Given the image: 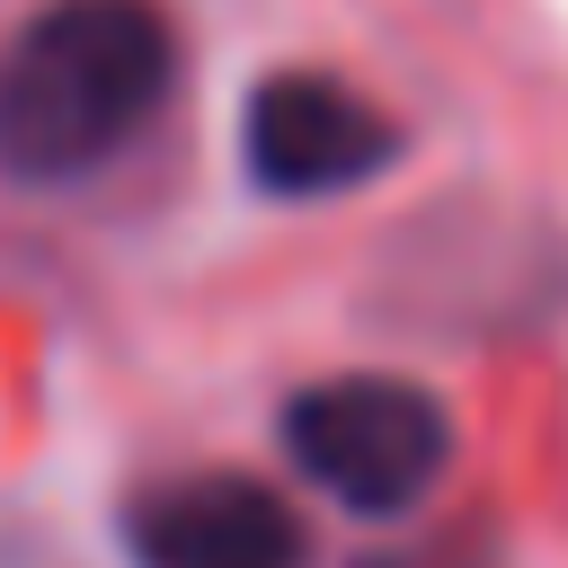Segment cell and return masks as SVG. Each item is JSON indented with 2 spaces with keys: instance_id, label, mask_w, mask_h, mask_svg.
<instances>
[{
  "instance_id": "obj_3",
  "label": "cell",
  "mask_w": 568,
  "mask_h": 568,
  "mask_svg": "<svg viewBox=\"0 0 568 568\" xmlns=\"http://www.w3.org/2000/svg\"><path fill=\"white\" fill-rule=\"evenodd\" d=\"M240 160L284 204L355 195L399 160V124L328 71H275V80H257V98L240 115Z\"/></svg>"
},
{
  "instance_id": "obj_2",
  "label": "cell",
  "mask_w": 568,
  "mask_h": 568,
  "mask_svg": "<svg viewBox=\"0 0 568 568\" xmlns=\"http://www.w3.org/2000/svg\"><path fill=\"white\" fill-rule=\"evenodd\" d=\"M284 453L346 515H408L453 470V417L426 382L328 373L284 399Z\"/></svg>"
},
{
  "instance_id": "obj_4",
  "label": "cell",
  "mask_w": 568,
  "mask_h": 568,
  "mask_svg": "<svg viewBox=\"0 0 568 568\" xmlns=\"http://www.w3.org/2000/svg\"><path fill=\"white\" fill-rule=\"evenodd\" d=\"M133 568H302L311 532L293 497H275L248 470H186L133 497L124 515Z\"/></svg>"
},
{
  "instance_id": "obj_5",
  "label": "cell",
  "mask_w": 568,
  "mask_h": 568,
  "mask_svg": "<svg viewBox=\"0 0 568 568\" xmlns=\"http://www.w3.org/2000/svg\"><path fill=\"white\" fill-rule=\"evenodd\" d=\"M364 568H453L444 550H399V559H364Z\"/></svg>"
},
{
  "instance_id": "obj_1",
  "label": "cell",
  "mask_w": 568,
  "mask_h": 568,
  "mask_svg": "<svg viewBox=\"0 0 568 568\" xmlns=\"http://www.w3.org/2000/svg\"><path fill=\"white\" fill-rule=\"evenodd\" d=\"M178 89V36L151 0H53L0 62V169L71 186L106 169Z\"/></svg>"
}]
</instances>
